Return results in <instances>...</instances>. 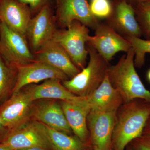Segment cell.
I'll return each instance as SVG.
<instances>
[{
	"mask_svg": "<svg viewBox=\"0 0 150 150\" xmlns=\"http://www.w3.org/2000/svg\"><path fill=\"white\" fill-rule=\"evenodd\" d=\"M150 114V102L136 99L123 103L116 114L112 138L114 150H124L129 143L142 135Z\"/></svg>",
	"mask_w": 150,
	"mask_h": 150,
	"instance_id": "1",
	"label": "cell"
},
{
	"mask_svg": "<svg viewBox=\"0 0 150 150\" xmlns=\"http://www.w3.org/2000/svg\"><path fill=\"white\" fill-rule=\"evenodd\" d=\"M133 48L119 59L116 64L109 66L108 76L112 86L121 94L123 103L136 99L150 102V91L145 88L134 65Z\"/></svg>",
	"mask_w": 150,
	"mask_h": 150,
	"instance_id": "2",
	"label": "cell"
},
{
	"mask_svg": "<svg viewBox=\"0 0 150 150\" xmlns=\"http://www.w3.org/2000/svg\"><path fill=\"white\" fill-rule=\"evenodd\" d=\"M89 56L87 66L74 77L63 81V85L75 95L86 97L92 93L108 75L109 65L93 48L86 47Z\"/></svg>",
	"mask_w": 150,
	"mask_h": 150,
	"instance_id": "3",
	"label": "cell"
},
{
	"mask_svg": "<svg viewBox=\"0 0 150 150\" xmlns=\"http://www.w3.org/2000/svg\"><path fill=\"white\" fill-rule=\"evenodd\" d=\"M89 30L88 28L75 21L67 29L56 30L52 40L62 46L73 63L81 70L86 67L88 52L86 47Z\"/></svg>",
	"mask_w": 150,
	"mask_h": 150,
	"instance_id": "4",
	"label": "cell"
},
{
	"mask_svg": "<svg viewBox=\"0 0 150 150\" xmlns=\"http://www.w3.org/2000/svg\"><path fill=\"white\" fill-rule=\"evenodd\" d=\"M0 54L15 68L35 61L25 36L11 29L2 22L0 23Z\"/></svg>",
	"mask_w": 150,
	"mask_h": 150,
	"instance_id": "5",
	"label": "cell"
},
{
	"mask_svg": "<svg viewBox=\"0 0 150 150\" xmlns=\"http://www.w3.org/2000/svg\"><path fill=\"white\" fill-rule=\"evenodd\" d=\"M33 102L27 88L12 94L0 107V118L4 126L13 130L29 121Z\"/></svg>",
	"mask_w": 150,
	"mask_h": 150,
	"instance_id": "6",
	"label": "cell"
},
{
	"mask_svg": "<svg viewBox=\"0 0 150 150\" xmlns=\"http://www.w3.org/2000/svg\"><path fill=\"white\" fill-rule=\"evenodd\" d=\"M95 30L94 35H89L87 43L107 62L118 52L127 53L132 48L128 40L106 23H99Z\"/></svg>",
	"mask_w": 150,
	"mask_h": 150,
	"instance_id": "7",
	"label": "cell"
},
{
	"mask_svg": "<svg viewBox=\"0 0 150 150\" xmlns=\"http://www.w3.org/2000/svg\"><path fill=\"white\" fill-rule=\"evenodd\" d=\"M117 111H90L87 126L93 149L110 150Z\"/></svg>",
	"mask_w": 150,
	"mask_h": 150,
	"instance_id": "8",
	"label": "cell"
},
{
	"mask_svg": "<svg viewBox=\"0 0 150 150\" xmlns=\"http://www.w3.org/2000/svg\"><path fill=\"white\" fill-rule=\"evenodd\" d=\"M17 75L12 94L18 92L23 88L43 80L57 79L63 81L69 79L61 71L44 62L34 61L16 67Z\"/></svg>",
	"mask_w": 150,
	"mask_h": 150,
	"instance_id": "9",
	"label": "cell"
},
{
	"mask_svg": "<svg viewBox=\"0 0 150 150\" xmlns=\"http://www.w3.org/2000/svg\"><path fill=\"white\" fill-rule=\"evenodd\" d=\"M57 19L62 27L66 28L75 21L94 30L99 23L87 0H59Z\"/></svg>",
	"mask_w": 150,
	"mask_h": 150,
	"instance_id": "10",
	"label": "cell"
},
{
	"mask_svg": "<svg viewBox=\"0 0 150 150\" xmlns=\"http://www.w3.org/2000/svg\"><path fill=\"white\" fill-rule=\"evenodd\" d=\"M106 24L123 37L142 36L134 7L125 0H118L112 6Z\"/></svg>",
	"mask_w": 150,
	"mask_h": 150,
	"instance_id": "11",
	"label": "cell"
},
{
	"mask_svg": "<svg viewBox=\"0 0 150 150\" xmlns=\"http://www.w3.org/2000/svg\"><path fill=\"white\" fill-rule=\"evenodd\" d=\"M55 23L48 5L43 7L28 25L25 36L29 40L31 51L36 52L45 43L52 39L56 31Z\"/></svg>",
	"mask_w": 150,
	"mask_h": 150,
	"instance_id": "12",
	"label": "cell"
},
{
	"mask_svg": "<svg viewBox=\"0 0 150 150\" xmlns=\"http://www.w3.org/2000/svg\"><path fill=\"white\" fill-rule=\"evenodd\" d=\"M33 102L31 117L35 121L67 134L72 131L60 103L54 99H41Z\"/></svg>",
	"mask_w": 150,
	"mask_h": 150,
	"instance_id": "13",
	"label": "cell"
},
{
	"mask_svg": "<svg viewBox=\"0 0 150 150\" xmlns=\"http://www.w3.org/2000/svg\"><path fill=\"white\" fill-rule=\"evenodd\" d=\"M35 61L44 62L72 79L81 70L75 66L64 48L54 40H49L33 53Z\"/></svg>",
	"mask_w": 150,
	"mask_h": 150,
	"instance_id": "14",
	"label": "cell"
},
{
	"mask_svg": "<svg viewBox=\"0 0 150 150\" xmlns=\"http://www.w3.org/2000/svg\"><path fill=\"white\" fill-rule=\"evenodd\" d=\"M2 142L14 150L35 147L51 149L44 134L33 121L13 130Z\"/></svg>",
	"mask_w": 150,
	"mask_h": 150,
	"instance_id": "15",
	"label": "cell"
},
{
	"mask_svg": "<svg viewBox=\"0 0 150 150\" xmlns=\"http://www.w3.org/2000/svg\"><path fill=\"white\" fill-rule=\"evenodd\" d=\"M60 104L72 131L85 143L88 138L87 117L91 109L85 102L84 97L76 101L61 100Z\"/></svg>",
	"mask_w": 150,
	"mask_h": 150,
	"instance_id": "16",
	"label": "cell"
},
{
	"mask_svg": "<svg viewBox=\"0 0 150 150\" xmlns=\"http://www.w3.org/2000/svg\"><path fill=\"white\" fill-rule=\"evenodd\" d=\"M84 100L91 111H117L123 103L121 94L112 86L108 75L92 93L84 97Z\"/></svg>",
	"mask_w": 150,
	"mask_h": 150,
	"instance_id": "17",
	"label": "cell"
},
{
	"mask_svg": "<svg viewBox=\"0 0 150 150\" xmlns=\"http://www.w3.org/2000/svg\"><path fill=\"white\" fill-rule=\"evenodd\" d=\"M30 18L27 5L18 0H1L0 21L11 29L25 36Z\"/></svg>",
	"mask_w": 150,
	"mask_h": 150,
	"instance_id": "18",
	"label": "cell"
},
{
	"mask_svg": "<svg viewBox=\"0 0 150 150\" xmlns=\"http://www.w3.org/2000/svg\"><path fill=\"white\" fill-rule=\"evenodd\" d=\"M57 79L46 80L40 85H31L28 87L33 101L41 99L60 100H79L81 97L71 93Z\"/></svg>",
	"mask_w": 150,
	"mask_h": 150,
	"instance_id": "19",
	"label": "cell"
},
{
	"mask_svg": "<svg viewBox=\"0 0 150 150\" xmlns=\"http://www.w3.org/2000/svg\"><path fill=\"white\" fill-rule=\"evenodd\" d=\"M36 126L46 137L52 150H86L84 142L76 137L52 129L43 123L34 120Z\"/></svg>",
	"mask_w": 150,
	"mask_h": 150,
	"instance_id": "20",
	"label": "cell"
},
{
	"mask_svg": "<svg viewBox=\"0 0 150 150\" xmlns=\"http://www.w3.org/2000/svg\"><path fill=\"white\" fill-rule=\"evenodd\" d=\"M133 7L142 35L146 40H150V1L140 3Z\"/></svg>",
	"mask_w": 150,
	"mask_h": 150,
	"instance_id": "21",
	"label": "cell"
},
{
	"mask_svg": "<svg viewBox=\"0 0 150 150\" xmlns=\"http://www.w3.org/2000/svg\"><path fill=\"white\" fill-rule=\"evenodd\" d=\"M13 69L6 66L0 57V101L11 89H13L16 81Z\"/></svg>",
	"mask_w": 150,
	"mask_h": 150,
	"instance_id": "22",
	"label": "cell"
},
{
	"mask_svg": "<svg viewBox=\"0 0 150 150\" xmlns=\"http://www.w3.org/2000/svg\"><path fill=\"white\" fill-rule=\"evenodd\" d=\"M124 38L129 41L134 49L135 67L141 68L144 64L146 54L150 53V40L133 36H128Z\"/></svg>",
	"mask_w": 150,
	"mask_h": 150,
	"instance_id": "23",
	"label": "cell"
},
{
	"mask_svg": "<svg viewBox=\"0 0 150 150\" xmlns=\"http://www.w3.org/2000/svg\"><path fill=\"white\" fill-rule=\"evenodd\" d=\"M90 7L96 17L107 18L112 11V6L108 0H93Z\"/></svg>",
	"mask_w": 150,
	"mask_h": 150,
	"instance_id": "24",
	"label": "cell"
},
{
	"mask_svg": "<svg viewBox=\"0 0 150 150\" xmlns=\"http://www.w3.org/2000/svg\"><path fill=\"white\" fill-rule=\"evenodd\" d=\"M134 146L136 150H150V137L142 135L134 140Z\"/></svg>",
	"mask_w": 150,
	"mask_h": 150,
	"instance_id": "25",
	"label": "cell"
},
{
	"mask_svg": "<svg viewBox=\"0 0 150 150\" xmlns=\"http://www.w3.org/2000/svg\"><path fill=\"white\" fill-rule=\"evenodd\" d=\"M24 4L28 5L32 9L39 8L43 6L46 0H18Z\"/></svg>",
	"mask_w": 150,
	"mask_h": 150,
	"instance_id": "26",
	"label": "cell"
},
{
	"mask_svg": "<svg viewBox=\"0 0 150 150\" xmlns=\"http://www.w3.org/2000/svg\"><path fill=\"white\" fill-rule=\"evenodd\" d=\"M142 135L150 137V114L144 128Z\"/></svg>",
	"mask_w": 150,
	"mask_h": 150,
	"instance_id": "27",
	"label": "cell"
},
{
	"mask_svg": "<svg viewBox=\"0 0 150 150\" xmlns=\"http://www.w3.org/2000/svg\"><path fill=\"white\" fill-rule=\"evenodd\" d=\"M125 1L133 6H134L138 4H140V3L150 1V0H125Z\"/></svg>",
	"mask_w": 150,
	"mask_h": 150,
	"instance_id": "28",
	"label": "cell"
},
{
	"mask_svg": "<svg viewBox=\"0 0 150 150\" xmlns=\"http://www.w3.org/2000/svg\"><path fill=\"white\" fill-rule=\"evenodd\" d=\"M0 150H14L8 145L1 142L0 144Z\"/></svg>",
	"mask_w": 150,
	"mask_h": 150,
	"instance_id": "29",
	"label": "cell"
},
{
	"mask_svg": "<svg viewBox=\"0 0 150 150\" xmlns=\"http://www.w3.org/2000/svg\"><path fill=\"white\" fill-rule=\"evenodd\" d=\"M16 150H48L46 149H43V148L40 147H31L28 148H25V149H20Z\"/></svg>",
	"mask_w": 150,
	"mask_h": 150,
	"instance_id": "30",
	"label": "cell"
},
{
	"mask_svg": "<svg viewBox=\"0 0 150 150\" xmlns=\"http://www.w3.org/2000/svg\"><path fill=\"white\" fill-rule=\"evenodd\" d=\"M4 127H5L4 126V125H3L1 119V118H0V131H1V130H3V129L4 128Z\"/></svg>",
	"mask_w": 150,
	"mask_h": 150,
	"instance_id": "31",
	"label": "cell"
},
{
	"mask_svg": "<svg viewBox=\"0 0 150 150\" xmlns=\"http://www.w3.org/2000/svg\"><path fill=\"white\" fill-rule=\"evenodd\" d=\"M147 78L148 80H149V81L150 82V69L149 70L148 72Z\"/></svg>",
	"mask_w": 150,
	"mask_h": 150,
	"instance_id": "32",
	"label": "cell"
},
{
	"mask_svg": "<svg viewBox=\"0 0 150 150\" xmlns=\"http://www.w3.org/2000/svg\"><path fill=\"white\" fill-rule=\"evenodd\" d=\"M128 150H131V148H129V149H128Z\"/></svg>",
	"mask_w": 150,
	"mask_h": 150,
	"instance_id": "33",
	"label": "cell"
},
{
	"mask_svg": "<svg viewBox=\"0 0 150 150\" xmlns=\"http://www.w3.org/2000/svg\"><path fill=\"white\" fill-rule=\"evenodd\" d=\"M93 150H97L94 149H93Z\"/></svg>",
	"mask_w": 150,
	"mask_h": 150,
	"instance_id": "34",
	"label": "cell"
},
{
	"mask_svg": "<svg viewBox=\"0 0 150 150\" xmlns=\"http://www.w3.org/2000/svg\"><path fill=\"white\" fill-rule=\"evenodd\" d=\"M110 150H111V149H110Z\"/></svg>",
	"mask_w": 150,
	"mask_h": 150,
	"instance_id": "35",
	"label": "cell"
}]
</instances>
